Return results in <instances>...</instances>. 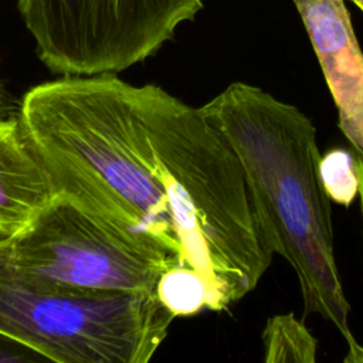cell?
Listing matches in <instances>:
<instances>
[{
  "label": "cell",
  "mask_w": 363,
  "mask_h": 363,
  "mask_svg": "<svg viewBox=\"0 0 363 363\" xmlns=\"http://www.w3.org/2000/svg\"><path fill=\"white\" fill-rule=\"evenodd\" d=\"M337 109L339 128L363 156V52L346 0H292Z\"/></svg>",
  "instance_id": "cell-6"
},
{
  "label": "cell",
  "mask_w": 363,
  "mask_h": 363,
  "mask_svg": "<svg viewBox=\"0 0 363 363\" xmlns=\"http://www.w3.org/2000/svg\"><path fill=\"white\" fill-rule=\"evenodd\" d=\"M357 160V174H359V196H360V206L363 214V156L359 155Z\"/></svg>",
  "instance_id": "cell-13"
},
{
  "label": "cell",
  "mask_w": 363,
  "mask_h": 363,
  "mask_svg": "<svg viewBox=\"0 0 363 363\" xmlns=\"http://www.w3.org/2000/svg\"><path fill=\"white\" fill-rule=\"evenodd\" d=\"M54 196L18 115L0 118V240L27 228Z\"/></svg>",
  "instance_id": "cell-7"
},
{
  "label": "cell",
  "mask_w": 363,
  "mask_h": 363,
  "mask_svg": "<svg viewBox=\"0 0 363 363\" xmlns=\"http://www.w3.org/2000/svg\"><path fill=\"white\" fill-rule=\"evenodd\" d=\"M0 251L24 274L104 292L156 295L160 275L177 265L57 193L27 228L0 240Z\"/></svg>",
  "instance_id": "cell-5"
},
{
  "label": "cell",
  "mask_w": 363,
  "mask_h": 363,
  "mask_svg": "<svg viewBox=\"0 0 363 363\" xmlns=\"http://www.w3.org/2000/svg\"><path fill=\"white\" fill-rule=\"evenodd\" d=\"M47 359L26 345L0 333V363L45 362Z\"/></svg>",
  "instance_id": "cell-11"
},
{
  "label": "cell",
  "mask_w": 363,
  "mask_h": 363,
  "mask_svg": "<svg viewBox=\"0 0 363 363\" xmlns=\"http://www.w3.org/2000/svg\"><path fill=\"white\" fill-rule=\"evenodd\" d=\"M20 112V99H17L0 79V118L16 116Z\"/></svg>",
  "instance_id": "cell-12"
},
{
  "label": "cell",
  "mask_w": 363,
  "mask_h": 363,
  "mask_svg": "<svg viewBox=\"0 0 363 363\" xmlns=\"http://www.w3.org/2000/svg\"><path fill=\"white\" fill-rule=\"evenodd\" d=\"M262 345L267 363L316 362L318 340L292 313L268 318L262 330Z\"/></svg>",
  "instance_id": "cell-8"
},
{
  "label": "cell",
  "mask_w": 363,
  "mask_h": 363,
  "mask_svg": "<svg viewBox=\"0 0 363 363\" xmlns=\"http://www.w3.org/2000/svg\"><path fill=\"white\" fill-rule=\"evenodd\" d=\"M156 296L174 318L193 316L204 309L211 311L204 281L186 267L176 265L164 271L157 281Z\"/></svg>",
  "instance_id": "cell-9"
},
{
  "label": "cell",
  "mask_w": 363,
  "mask_h": 363,
  "mask_svg": "<svg viewBox=\"0 0 363 363\" xmlns=\"http://www.w3.org/2000/svg\"><path fill=\"white\" fill-rule=\"evenodd\" d=\"M235 152L265 242L292 267L305 313H319L343 336L346 362H363L349 329L333 254L330 199L320 179L316 128L295 105L233 82L201 106Z\"/></svg>",
  "instance_id": "cell-2"
},
{
  "label": "cell",
  "mask_w": 363,
  "mask_h": 363,
  "mask_svg": "<svg viewBox=\"0 0 363 363\" xmlns=\"http://www.w3.org/2000/svg\"><path fill=\"white\" fill-rule=\"evenodd\" d=\"M203 0H17L41 62L62 77L118 74L174 37Z\"/></svg>",
  "instance_id": "cell-4"
},
{
  "label": "cell",
  "mask_w": 363,
  "mask_h": 363,
  "mask_svg": "<svg viewBox=\"0 0 363 363\" xmlns=\"http://www.w3.org/2000/svg\"><path fill=\"white\" fill-rule=\"evenodd\" d=\"M18 119L57 194L204 281L225 309L255 231L242 166L204 111L116 74L28 89Z\"/></svg>",
  "instance_id": "cell-1"
},
{
  "label": "cell",
  "mask_w": 363,
  "mask_h": 363,
  "mask_svg": "<svg viewBox=\"0 0 363 363\" xmlns=\"http://www.w3.org/2000/svg\"><path fill=\"white\" fill-rule=\"evenodd\" d=\"M322 184L335 203L349 206L359 194L357 160L345 149H333L320 157Z\"/></svg>",
  "instance_id": "cell-10"
},
{
  "label": "cell",
  "mask_w": 363,
  "mask_h": 363,
  "mask_svg": "<svg viewBox=\"0 0 363 363\" xmlns=\"http://www.w3.org/2000/svg\"><path fill=\"white\" fill-rule=\"evenodd\" d=\"M174 316L156 295L71 288L0 251V333L58 363H147Z\"/></svg>",
  "instance_id": "cell-3"
},
{
  "label": "cell",
  "mask_w": 363,
  "mask_h": 363,
  "mask_svg": "<svg viewBox=\"0 0 363 363\" xmlns=\"http://www.w3.org/2000/svg\"><path fill=\"white\" fill-rule=\"evenodd\" d=\"M350 1H352V3H354V4H356V6L363 11V0H350Z\"/></svg>",
  "instance_id": "cell-14"
}]
</instances>
